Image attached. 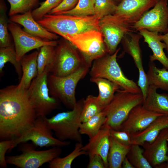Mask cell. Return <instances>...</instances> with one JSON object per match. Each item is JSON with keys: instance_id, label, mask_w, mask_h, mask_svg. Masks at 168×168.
Returning <instances> with one entry per match:
<instances>
[{"instance_id": "1", "label": "cell", "mask_w": 168, "mask_h": 168, "mask_svg": "<svg viewBox=\"0 0 168 168\" xmlns=\"http://www.w3.org/2000/svg\"><path fill=\"white\" fill-rule=\"evenodd\" d=\"M26 91L18 90L16 85L9 86L0 90V138L2 140L19 138L37 117Z\"/></svg>"}, {"instance_id": "2", "label": "cell", "mask_w": 168, "mask_h": 168, "mask_svg": "<svg viewBox=\"0 0 168 168\" xmlns=\"http://www.w3.org/2000/svg\"><path fill=\"white\" fill-rule=\"evenodd\" d=\"M100 20L95 15L82 16L48 14L37 21L48 31L67 40L71 36L83 32L100 31Z\"/></svg>"}, {"instance_id": "3", "label": "cell", "mask_w": 168, "mask_h": 168, "mask_svg": "<svg viewBox=\"0 0 168 168\" xmlns=\"http://www.w3.org/2000/svg\"><path fill=\"white\" fill-rule=\"evenodd\" d=\"M84 100L82 99L77 101L70 111L58 113L50 118L45 117L48 125L57 138L62 141L68 140L82 143L79 128Z\"/></svg>"}, {"instance_id": "4", "label": "cell", "mask_w": 168, "mask_h": 168, "mask_svg": "<svg viewBox=\"0 0 168 168\" xmlns=\"http://www.w3.org/2000/svg\"><path fill=\"white\" fill-rule=\"evenodd\" d=\"M143 100L142 93H134L119 89L110 103L103 110L106 117L104 124L111 129L120 130L131 110L136 106L142 105Z\"/></svg>"}, {"instance_id": "5", "label": "cell", "mask_w": 168, "mask_h": 168, "mask_svg": "<svg viewBox=\"0 0 168 168\" xmlns=\"http://www.w3.org/2000/svg\"><path fill=\"white\" fill-rule=\"evenodd\" d=\"M119 49H117L112 54H106L94 60L90 71L91 77L104 78L117 84L121 89L134 93H141L138 84L124 75L117 62Z\"/></svg>"}, {"instance_id": "6", "label": "cell", "mask_w": 168, "mask_h": 168, "mask_svg": "<svg viewBox=\"0 0 168 168\" xmlns=\"http://www.w3.org/2000/svg\"><path fill=\"white\" fill-rule=\"evenodd\" d=\"M90 67L84 64L76 71L67 76H57L49 73L47 78L49 94L72 109L77 103L75 89L80 80L88 73Z\"/></svg>"}, {"instance_id": "7", "label": "cell", "mask_w": 168, "mask_h": 168, "mask_svg": "<svg viewBox=\"0 0 168 168\" xmlns=\"http://www.w3.org/2000/svg\"><path fill=\"white\" fill-rule=\"evenodd\" d=\"M51 65L47 66L43 72L34 79L26 93L37 117H46L59 106V101L50 95L48 86V77Z\"/></svg>"}, {"instance_id": "8", "label": "cell", "mask_w": 168, "mask_h": 168, "mask_svg": "<svg viewBox=\"0 0 168 168\" xmlns=\"http://www.w3.org/2000/svg\"><path fill=\"white\" fill-rule=\"evenodd\" d=\"M81 54L84 63L91 67L93 62L107 54L102 34L92 30L75 35L67 40Z\"/></svg>"}, {"instance_id": "9", "label": "cell", "mask_w": 168, "mask_h": 168, "mask_svg": "<svg viewBox=\"0 0 168 168\" xmlns=\"http://www.w3.org/2000/svg\"><path fill=\"white\" fill-rule=\"evenodd\" d=\"M18 149L22 153L19 155L6 157L7 164L21 168H38L59 157L62 150L59 147H53L49 149L37 151L34 144L22 143Z\"/></svg>"}, {"instance_id": "10", "label": "cell", "mask_w": 168, "mask_h": 168, "mask_svg": "<svg viewBox=\"0 0 168 168\" xmlns=\"http://www.w3.org/2000/svg\"><path fill=\"white\" fill-rule=\"evenodd\" d=\"M77 49L65 39L58 42L55 47L54 57L49 73L59 77L66 76L85 64Z\"/></svg>"}, {"instance_id": "11", "label": "cell", "mask_w": 168, "mask_h": 168, "mask_svg": "<svg viewBox=\"0 0 168 168\" xmlns=\"http://www.w3.org/2000/svg\"><path fill=\"white\" fill-rule=\"evenodd\" d=\"M45 117H37L33 124L20 137L14 139L12 149L18 144L30 141L40 147H61L69 145V141H62L53 136V131L48 125Z\"/></svg>"}, {"instance_id": "12", "label": "cell", "mask_w": 168, "mask_h": 168, "mask_svg": "<svg viewBox=\"0 0 168 168\" xmlns=\"http://www.w3.org/2000/svg\"><path fill=\"white\" fill-rule=\"evenodd\" d=\"M131 26L114 14L105 16L99 20L100 31L107 53L114 54L125 35L130 32H135L132 29Z\"/></svg>"}, {"instance_id": "13", "label": "cell", "mask_w": 168, "mask_h": 168, "mask_svg": "<svg viewBox=\"0 0 168 168\" xmlns=\"http://www.w3.org/2000/svg\"><path fill=\"white\" fill-rule=\"evenodd\" d=\"M168 0H159L131 26L134 31L145 29L164 34L168 31Z\"/></svg>"}, {"instance_id": "14", "label": "cell", "mask_w": 168, "mask_h": 168, "mask_svg": "<svg viewBox=\"0 0 168 168\" xmlns=\"http://www.w3.org/2000/svg\"><path fill=\"white\" fill-rule=\"evenodd\" d=\"M8 29L13 38L16 58L19 61L30 50L45 45L56 46L58 44L56 40L44 39L30 35L25 31L17 24L11 21L8 23Z\"/></svg>"}, {"instance_id": "15", "label": "cell", "mask_w": 168, "mask_h": 168, "mask_svg": "<svg viewBox=\"0 0 168 168\" xmlns=\"http://www.w3.org/2000/svg\"><path fill=\"white\" fill-rule=\"evenodd\" d=\"M157 2L156 0H122L114 14L132 26Z\"/></svg>"}, {"instance_id": "16", "label": "cell", "mask_w": 168, "mask_h": 168, "mask_svg": "<svg viewBox=\"0 0 168 168\" xmlns=\"http://www.w3.org/2000/svg\"><path fill=\"white\" fill-rule=\"evenodd\" d=\"M143 154L152 167L158 168L168 160V128L162 130L151 143L145 142Z\"/></svg>"}, {"instance_id": "17", "label": "cell", "mask_w": 168, "mask_h": 168, "mask_svg": "<svg viewBox=\"0 0 168 168\" xmlns=\"http://www.w3.org/2000/svg\"><path fill=\"white\" fill-rule=\"evenodd\" d=\"M162 115H164L147 110L142 105H137L130 112L120 130L131 134L141 131L145 129L157 118Z\"/></svg>"}, {"instance_id": "18", "label": "cell", "mask_w": 168, "mask_h": 168, "mask_svg": "<svg viewBox=\"0 0 168 168\" xmlns=\"http://www.w3.org/2000/svg\"><path fill=\"white\" fill-rule=\"evenodd\" d=\"M110 129L108 125L103 124L98 133L89 138L88 143L82 148V150L86 152L88 156L96 154L100 156L106 168H108V156L110 146Z\"/></svg>"}, {"instance_id": "19", "label": "cell", "mask_w": 168, "mask_h": 168, "mask_svg": "<svg viewBox=\"0 0 168 168\" xmlns=\"http://www.w3.org/2000/svg\"><path fill=\"white\" fill-rule=\"evenodd\" d=\"M32 11L10 16V21L22 26L23 30L32 35L49 40H55L59 37L41 26L33 18Z\"/></svg>"}, {"instance_id": "20", "label": "cell", "mask_w": 168, "mask_h": 168, "mask_svg": "<svg viewBox=\"0 0 168 168\" xmlns=\"http://www.w3.org/2000/svg\"><path fill=\"white\" fill-rule=\"evenodd\" d=\"M167 128H168V116H160L144 129L131 134L133 144L142 146L145 142L151 143L156 138L162 130Z\"/></svg>"}, {"instance_id": "21", "label": "cell", "mask_w": 168, "mask_h": 168, "mask_svg": "<svg viewBox=\"0 0 168 168\" xmlns=\"http://www.w3.org/2000/svg\"><path fill=\"white\" fill-rule=\"evenodd\" d=\"M139 31L143 37L144 42L147 44L152 51V55L149 57L150 61H158L163 67L168 70V57L164 51V49L166 48V45L164 42L161 41L159 33L145 29H141Z\"/></svg>"}, {"instance_id": "22", "label": "cell", "mask_w": 168, "mask_h": 168, "mask_svg": "<svg viewBox=\"0 0 168 168\" xmlns=\"http://www.w3.org/2000/svg\"><path fill=\"white\" fill-rule=\"evenodd\" d=\"M39 51H35L31 53L24 55L20 62L22 70V75L17 89L26 91L30 86L32 79L38 74L37 59Z\"/></svg>"}, {"instance_id": "23", "label": "cell", "mask_w": 168, "mask_h": 168, "mask_svg": "<svg viewBox=\"0 0 168 168\" xmlns=\"http://www.w3.org/2000/svg\"><path fill=\"white\" fill-rule=\"evenodd\" d=\"M157 90L149 86L142 105L149 111L168 116V94L158 93Z\"/></svg>"}, {"instance_id": "24", "label": "cell", "mask_w": 168, "mask_h": 168, "mask_svg": "<svg viewBox=\"0 0 168 168\" xmlns=\"http://www.w3.org/2000/svg\"><path fill=\"white\" fill-rule=\"evenodd\" d=\"M135 32H128L125 35L122 41L125 51L132 57L138 69L143 68L139 43L142 37L139 33Z\"/></svg>"}, {"instance_id": "25", "label": "cell", "mask_w": 168, "mask_h": 168, "mask_svg": "<svg viewBox=\"0 0 168 168\" xmlns=\"http://www.w3.org/2000/svg\"><path fill=\"white\" fill-rule=\"evenodd\" d=\"M90 80L98 86L99 93L97 97L104 108L112 100L116 92L121 89L117 84L104 78L91 77Z\"/></svg>"}, {"instance_id": "26", "label": "cell", "mask_w": 168, "mask_h": 168, "mask_svg": "<svg viewBox=\"0 0 168 168\" xmlns=\"http://www.w3.org/2000/svg\"><path fill=\"white\" fill-rule=\"evenodd\" d=\"M110 146L108 156V168H121L122 162L126 157L130 146L118 142L110 136Z\"/></svg>"}, {"instance_id": "27", "label": "cell", "mask_w": 168, "mask_h": 168, "mask_svg": "<svg viewBox=\"0 0 168 168\" xmlns=\"http://www.w3.org/2000/svg\"><path fill=\"white\" fill-rule=\"evenodd\" d=\"M147 75L149 86L168 91V70L164 67L158 68L150 62Z\"/></svg>"}, {"instance_id": "28", "label": "cell", "mask_w": 168, "mask_h": 168, "mask_svg": "<svg viewBox=\"0 0 168 168\" xmlns=\"http://www.w3.org/2000/svg\"><path fill=\"white\" fill-rule=\"evenodd\" d=\"M106 119L105 114L102 110L86 121L81 123L79 128L80 133L87 135L89 138H92L98 133Z\"/></svg>"}, {"instance_id": "29", "label": "cell", "mask_w": 168, "mask_h": 168, "mask_svg": "<svg viewBox=\"0 0 168 168\" xmlns=\"http://www.w3.org/2000/svg\"><path fill=\"white\" fill-rule=\"evenodd\" d=\"M82 143L76 142L73 151L65 157H56L49 162L50 168H70L73 161L78 157L87 155V153L82 150Z\"/></svg>"}, {"instance_id": "30", "label": "cell", "mask_w": 168, "mask_h": 168, "mask_svg": "<svg viewBox=\"0 0 168 168\" xmlns=\"http://www.w3.org/2000/svg\"><path fill=\"white\" fill-rule=\"evenodd\" d=\"M10 62L14 66L18 75L19 80L22 75V70L20 61L17 60L14 45L12 44L6 47L0 48V72H2L5 65Z\"/></svg>"}, {"instance_id": "31", "label": "cell", "mask_w": 168, "mask_h": 168, "mask_svg": "<svg viewBox=\"0 0 168 168\" xmlns=\"http://www.w3.org/2000/svg\"><path fill=\"white\" fill-rule=\"evenodd\" d=\"M104 109L97 96L88 95L83 101L81 115V123L86 121L102 111Z\"/></svg>"}, {"instance_id": "32", "label": "cell", "mask_w": 168, "mask_h": 168, "mask_svg": "<svg viewBox=\"0 0 168 168\" xmlns=\"http://www.w3.org/2000/svg\"><path fill=\"white\" fill-rule=\"evenodd\" d=\"M144 151L138 144H134L130 146L126 157L135 168H152L144 156Z\"/></svg>"}, {"instance_id": "33", "label": "cell", "mask_w": 168, "mask_h": 168, "mask_svg": "<svg viewBox=\"0 0 168 168\" xmlns=\"http://www.w3.org/2000/svg\"><path fill=\"white\" fill-rule=\"evenodd\" d=\"M7 7L3 0L0 1V48L12 44L8 32L9 20L7 15Z\"/></svg>"}, {"instance_id": "34", "label": "cell", "mask_w": 168, "mask_h": 168, "mask_svg": "<svg viewBox=\"0 0 168 168\" xmlns=\"http://www.w3.org/2000/svg\"><path fill=\"white\" fill-rule=\"evenodd\" d=\"M55 47L47 45L40 48L37 59V75L42 73L47 66L52 64L54 57Z\"/></svg>"}, {"instance_id": "35", "label": "cell", "mask_w": 168, "mask_h": 168, "mask_svg": "<svg viewBox=\"0 0 168 168\" xmlns=\"http://www.w3.org/2000/svg\"><path fill=\"white\" fill-rule=\"evenodd\" d=\"M95 1V0H79L76 6L72 9L55 14L82 16L94 15Z\"/></svg>"}, {"instance_id": "36", "label": "cell", "mask_w": 168, "mask_h": 168, "mask_svg": "<svg viewBox=\"0 0 168 168\" xmlns=\"http://www.w3.org/2000/svg\"><path fill=\"white\" fill-rule=\"evenodd\" d=\"M10 8L8 13L9 16L23 14L32 11L38 3L39 0H7Z\"/></svg>"}, {"instance_id": "37", "label": "cell", "mask_w": 168, "mask_h": 168, "mask_svg": "<svg viewBox=\"0 0 168 168\" xmlns=\"http://www.w3.org/2000/svg\"><path fill=\"white\" fill-rule=\"evenodd\" d=\"M117 6L112 0H95L94 15L100 19L105 16L114 14Z\"/></svg>"}, {"instance_id": "38", "label": "cell", "mask_w": 168, "mask_h": 168, "mask_svg": "<svg viewBox=\"0 0 168 168\" xmlns=\"http://www.w3.org/2000/svg\"><path fill=\"white\" fill-rule=\"evenodd\" d=\"M63 0H46L40 3V6L32 11L34 19L37 21L42 19L45 15L58 6Z\"/></svg>"}, {"instance_id": "39", "label": "cell", "mask_w": 168, "mask_h": 168, "mask_svg": "<svg viewBox=\"0 0 168 168\" xmlns=\"http://www.w3.org/2000/svg\"><path fill=\"white\" fill-rule=\"evenodd\" d=\"M110 136L120 144L126 146L133 144L131 134L128 132L110 129Z\"/></svg>"}, {"instance_id": "40", "label": "cell", "mask_w": 168, "mask_h": 168, "mask_svg": "<svg viewBox=\"0 0 168 168\" xmlns=\"http://www.w3.org/2000/svg\"><path fill=\"white\" fill-rule=\"evenodd\" d=\"M14 139L2 140L0 142V166L1 168H7V163L5 155L9 150L11 151Z\"/></svg>"}, {"instance_id": "41", "label": "cell", "mask_w": 168, "mask_h": 168, "mask_svg": "<svg viewBox=\"0 0 168 168\" xmlns=\"http://www.w3.org/2000/svg\"><path fill=\"white\" fill-rule=\"evenodd\" d=\"M79 0H63L56 7L52 9L49 13L50 14L68 11L73 8L76 5Z\"/></svg>"}, {"instance_id": "42", "label": "cell", "mask_w": 168, "mask_h": 168, "mask_svg": "<svg viewBox=\"0 0 168 168\" xmlns=\"http://www.w3.org/2000/svg\"><path fill=\"white\" fill-rule=\"evenodd\" d=\"M89 162L87 168H106L101 157L98 154H94L89 156Z\"/></svg>"}, {"instance_id": "43", "label": "cell", "mask_w": 168, "mask_h": 168, "mask_svg": "<svg viewBox=\"0 0 168 168\" xmlns=\"http://www.w3.org/2000/svg\"><path fill=\"white\" fill-rule=\"evenodd\" d=\"M159 37L161 41H163L166 45V49L168 57V31L164 35H159Z\"/></svg>"}, {"instance_id": "44", "label": "cell", "mask_w": 168, "mask_h": 168, "mask_svg": "<svg viewBox=\"0 0 168 168\" xmlns=\"http://www.w3.org/2000/svg\"><path fill=\"white\" fill-rule=\"evenodd\" d=\"M122 168H135L126 157L124 159L122 162Z\"/></svg>"}, {"instance_id": "45", "label": "cell", "mask_w": 168, "mask_h": 168, "mask_svg": "<svg viewBox=\"0 0 168 168\" xmlns=\"http://www.w3.org/2000/svg\"><path fill=\"white\" fill-rule=\"evenodd\" d=\"M158 168H168V160L159 166Z\"/></svg>"}, {"instance_id": "46", "label": "cell", "mask_w": 168, "mask_h": 168, "mask_svg": "<svg viewBox=\"0 0 168 168\" xmlns=\"http://www.w3.org/2000/svg\"><path fill=\"white\" fill-rule=\"evenodd\" d=\"M113 0L115 3L116 2H119V3L122 0Z\"/></svg>"}, {"instance_id": "47", "label": "cell", "mask_w": 168, "mask_h": 168, "mask_svg": "<svg viewBox=\"0 0 168 168\" xmlns=\"http://www.w3.org/2000/svg\"><path fill=\"white\" fill-rule=\"evenodd\" d=\"M157 2H158L159 0H156Z\"/></svg>"}, {"instance_id": "48", "label": "cell", "mask_w": 168, "mask_h": 168, "mask_svg": "<svg viewBox=\"0 0 168 168\" xmlns=\"http://www.w3.org/2000/svg\"><path fill=\"white\" fill-rule=\"evenodd\" d=\"M167 155H168V151Z\"/></svg>"}]
</instances>
